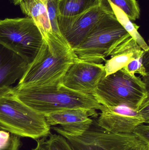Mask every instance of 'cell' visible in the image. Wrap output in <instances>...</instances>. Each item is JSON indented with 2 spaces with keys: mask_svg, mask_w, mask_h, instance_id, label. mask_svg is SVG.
Returning a JSON list of instances; mask_svg holds the SVG:
<instances>
[{
  "mask_svg": "<svg viewBox=\"0 0 149 150\" xmlns=\"http://www.w3.org/2000/svg\"><path fill=\"white\" fill-rule=\"evenodd\" d=\"M21 146L20 137L11 134L9 142L4 146H0V150H19Z\"/></svg>",
  "mask_w": 149,
  "mask_h": 150,
  "instance_id": "cell-21",
  "label": "cell"
},
{
  "mask_svg": "<svg viewBox=\"0 0 149 150\" xmlns=\"http://www.w3.org/2000/svg\"><path fill=\"white\" fill-rule=\"evenodd\" d=\"M97 121L102 128L116 134H132L138 125L149 122V100L138 110L126 106L102 105Z\"/></svg>",
  "mask_w": 149,
  "mask_h": 150,
  "instance_id": "cell-9",
  "label": "cell"
},
{
  "mask_svg": "<svg viewBox=\"0 0 149 150\" xmlns=\"http://www.w3.org/2000/svg\"><path fill=\"white\" fill-rule=\"evenodd\" d=\"M130 36L113 12L101 18L73 49L79 59L101 64L121 42Z\"/></svg>",
  "mask_w": 149,
  "mask_h": 150,
  "instance_id": "cell-5",
  "label": "cell"
},
{
  "mask_svg": "<svg viewBox=\"0 0 149 150\" xmlns=\"http://www.w3.org/2000/svg\"><path fill=\"white\" fill-rule=\"evenodd\" d=\"M106 75L103 64L85 61L78 57L67 70L61 84L73 91L92 95Z\"/></svg>",
  "mask_w": 149,
  "mask_h": 150,
  "instance_id": "cell-10",
  "label": "cell"
},
{
  "mask_svg": "<svg viewBox=\"0 0 149 150\" xmlns=\"http://www.w3.org/2000/svg\"><path fill=\"white\" fill-rule=\"evenodd\" d=\"M102 0H57V15L72 17L97 6Z\"/></svg>",
  "mask_w": 149,
  "mask_h": 150,
  "instance_id": "cell-15",
  "label": "cell"
},
{
  "mask_svg": "<svg viewBox=\"0 0 149 150\" xmlns=\"http://www.w3.org/2000/svg\"><path fill=\"white\" fill-rule=\"evenodd\" d=\"M43 43L42 34L31 18L0 20V45L18 55L27 64L34 60Z\"/></svg>",
  "mask_w": 149,
  "mask_h": 150,
  "instance_id": "cell-6",
  "label": "cell"
},
{
  "mask_svg": "<svg viewBox=\"0 0 149 150\" xmlns=\"http://www.w3.org/2000/svg\"><path fill=\"white\" fill-rule=\"evenodd\" d=\"M112 4L120 9L131 21L139 19L141 9L136 0H108Z\"/></svg>",
  "mask_w": 149,
  "mask_h": 150,
  "instance_id": "cell-17",
  "label": "cell"
},
{
  "mask_svg": "<svg viewBox=\"0 0 149 150\" xmlns=\"http://www.w3.org/2000/svg\"><path fill=\"white\" fill-rule=\"evenodd\" d=\"M50 126L56 127L65 134L77 137L85 132L92 123V117L98 116L96 110L85 108H73L58 111L44 115Z\"/></svg>",
  "mask_w": 149,
  "mask_h": 150,
  "instance_id": "cell-11",
  "label": "cell"
},
{
  "mask_svg": "<svg viewBox=\"0 0 149 150\" xmlns=\"http://www.w3.org/2000/svg\"><path fill=\"white\" fill-rule=\"evenodd\" d=\"M110 3L114 14L119 23L144 52H148V46L138 32L139 26L134 23L120 9L115 6L111 3L110 2Z\"/></svg>",
  "mask_w": 149,
  "mask_h": 150,
  "instance_id": "cell-16",
  "label": "cell"
},
{
  "mask_svg": "<svg viewBox=\"0 0 149 150\" xmlns=\"http://www.w3.org/2000/svg\"><path fill=\"white\" fill-rule=\"evenodd\" d=\"M46 143L50 150H73L63 136L51 133Z\"/></svg>",
  "mask_w": 149,
  "mask_h": 150,
  "instance_id": "cell-18",
  "label": "cell"
},
{
  "mask_svg": "<svg viewBox=\"0 0 149 150\" xmlns=\"http://www.w3.org/2000/svg\"><path fill=\"white\" fill-rule=\"evenodd\" d=\"M0 128L19 137L36 140L48 137L51 127L44 115L21 101L14 88L0 91Z\"/></svg>",
  "mask_w": 149,
  "mask_h": 150,
  "instance_id": "cell-3",
  "label": "cell"
},
{
  "mask_svg": "<svg viewBox=\"0 0 149 150\" xmlns=\"http://www.w3.org/2000/svg\"><path fill=\"white\" fill-rule=\"evenodd\" d=\"M19 5L22 12L33 19L43 39L53 34L46 7V0H22Z\"/></svg>",
  "mask_w": 149,
  "mask_h": 150,
  "instance_id": "cell-14",
  "label": "cell"
},
{
  "mask_svg": "<svg viewBox=\"0 0 149 150\" xmlns=\"http://www.w3.org/2000/svg\"><path fill=\"white\" fill-rule=\"evenodd\" d=\"M52 128L66 139L73 150H149V145L133 134H116L102 128L93 120L89 128L81 135H69Z\"/></svg>",
  "mask_w": 149,
  "mask_h": 150,
  "instance_id": "cell-7",
  "label": "cell"
},
{
  "mask_svg": "<svg viewBox=\"0 0 149 150\" xmlns=\"http://www.w3.org/2000/svg\"><path fill=\"white\" fill-rule=\"evenodd\" d=\"M11 1L15 5H19L20 2L22 0H11Z\"/></svg>",
  "mask_w": 149,
  "mask_h": 150,
  "instance_id": "cell-23",
  "label": "cell"
},
{
  "mask_svg": "<svg viewBox=\"0 0 149 150\" xmlns=\"http://www.w3.org/2000/svg\"><path fill=\"white\" fill-rule=\"evenodd\" d=\"M13 88L21 101L44 115L73 108L100 110L102 106L92 95L73 91L61 83Z\"/></svg>",
  "mask_w": 149,
  "mask_h": 150,
  "instance_id": "cell-2",
  "label": "cell"
},
{
  "mask_svg": "<svg viewBox=\"0 0 149 150\" xmlns=\"http://www.w3.org/2000/svg\"><path fill=\"white\" fill-rule=\"evenodd\" d=\"M144 124L138 125L132 134L145 144L149 145V126Z\"/></svg>",
  "mask_w": 149,
  "mask_h": 150,
  "instance_id": "cell-20",
  "label": "cell"
},
{
  "mask_svg": "<svg viewBox=\"0 0 149 150\" xmlns=\"http://www.w3.org/2000/svg\"><path fill=\"white\" fill-rule=\"evenodd\" d=\"M146 53L131 36L128 37L113 50L109 56L111 58L105 61L106 76L120 70L134 60L143 57Z\"/></svg>",
  "mask_w": 149,
  "mask_h": 150,
  "instance_id": "cell-12",
  "label": "cell"
},
{
  "mask_svg": "<svg viewBox=\"0 0 149 150\" xmlns=\"http://www.w3.org/2000/svg\"><path fill=\"white\" fill-rule=\"evenodd\" d=\"M47 138V137H44L36 140V146L32 150H50L46 143Z\"/></svg>",
  "mask_w": 149,
  "mask_h": 150,
  "instance_id": "cell-22",
  "label": "cell"
},
{
  "mask_svg": "<svg viewBox=\"0 0 149 150\" xmlns=\"http://www.w3.org/2000/svg\"><path fill=\"white\" fill-rule=\"evenodd\" d=\"M92 96L102 105L126 106L136 110L149 100L146 83L122 69L103 78Z\"/></svg>",
  "mask_w": 149,
  "mask_h": 150,
  "instance_id": "cell-4",
  "label": "cell"
},
{
  "mask_svg": "<svg viewBox=\"0 0 149 150\" xmlns=\"http://www.w3.org/2000/svg\"><path fill=\"white\" fill-rule=\"evenodd\" d=\"M27 65L18 55L0 45V91L20 79Z\"/></svg>",
  "mask_w": 149,
  "mask_h": 150,
  "instance_id": "cell-13",
  "label": "cell"
},
{
  "mask_svg": "<svg viewBox=\"0 0 149 150\" xmlns=\"http://www.w3.org/2000/svg\"><path fill=\"white\" fill-rule=\"evenodd\" d=\"M108 0H102L100 4L74 16L57 15L59 28L62 35L73 48L78 45L95 24L103 17L113 13Z\"/></svg>",
  "mask_w": 149,
  "mask_h": 150,
  "instance_id": "cell-8",
  "label": "cell"
},
{
  "mask_svg": "<svg viewBox=\"0 0 149 150\" xmlns=\"http://www.w3.org/2000/svg\"><path fill=\"white\" fill-rule=\"evenodd\" d=\"M77 58L66 39L53 33L43 39L38 53L27 65L15 87L59 84Z\"/></svg>",
  "mask_w": 149,
  "mask_h": 150,
  "instance_id": "cell-1",
  "label": "cell"
},
{
  "mask_svg": "<svg viewBox=\"0 0 149 150\" xmlns=\"http://www.w3.org/2000/svg\"><path fill=\"white\" fill-rule=\"evenodd\" d=\"M143 57L137 58L129 62L127 65L122 68L126 72L132 75L139 74L143 77L148 76V73L143 63Z\"/></svg>",
  "mask_w": 149,
  "mask_h": 150,
  "instance_id": "cell-19",
  "label": "cell"
}]
</instances>
